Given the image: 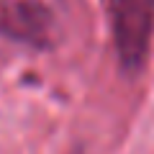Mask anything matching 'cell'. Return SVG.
Wrapping results in <instances>:
<instances>
[{
  "label": "cell",
  "instance_id": "obj_1",
  "mask_svg": "<svg viewBox=\"0 0 154 154\" xmlns=\"http://www.w3.org/2000/svg\"><path fill=\"white\" fill-rule=\"evenodd\" d=\"M64 0H0V36L33 51H51L64 38Z\"/></svg>",
  "mask_w": 154,
  "mask_h": 154
},
{
  "label": "cell",
  "instance_id": "obj_2",
  "mask_svg": "<svg viewBox=\"0 0 154 154\" xmlns=\"http://www.w3.org/2000/svg\"><path fill=\"white\" fill-rule=\"evenodd\" d=\"M103 8L121 69L139 75L154 38V0H103Z\"/></svg>",
  "mask_w": 154,
  "mask_h": 154
},
{
  "label": "cell",
  "instance_id": "obj_3",
  "mask_svg": "<svg viewBox=\"0 0 154 154\" xmlns=\"http://www.w3.org/2000/svg\"><path fill=\"white\" fill-rule=\"evenodd\" d=\"M75 154H80V152H75Z\"/></svg>",
  "mask_w": 154,
  "mask_h": 154
}]
</instances>
